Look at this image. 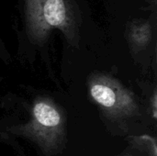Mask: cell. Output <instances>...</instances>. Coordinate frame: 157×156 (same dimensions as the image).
<instances>
[{
	"instance_id": "5",
	"label": "cell",
	"mask_w": 157,
	"mask_h": 156,
	"mask_svg": "<svg viewBox=\"0 0 157 156\" xmlns=\"http://www.w3.org/2000/svg\"><path fill=\"white\" fill-rule=\"evenodd\" d=\"M153 107H154V111H153V113H154V118L155 119L156 118V93L155 92V94H154V97H153Z\"/></svg>"
},
{
	"instance_id": "3",
	"label": "cell",
	"mask_w": 157,
	"mask_h": 156,
	"mask_svg": "<svg viewBox=\"0 0 157 156\" xmlns=\"http://www.w3.org/2000/svg\"><path fill=\"white\" fill-rule=\"evenodd\" d=\"M43 14L46 21L51 26H59L65 19V6L63 0H47Z\"/></svg>"
},
{
	"instance_id": "4",
	"label": "cell",
	"mask_w": 157,
	"mask_h": 156,
	"mask_svg": "<svg viewBox=\"0 0 157 156\" xmlns=\"http://www.w3.org/2000/svg\"><path fill=\"white\" fill-rule=\"evenodd\" d=\"M131 142L136 144L139 148L142 150L144 149L150 156H156V141L155 138L148 136V135H143L139 137H131Z\"/></svg>"
},
{
	"instance_id": "1",
	"label": "cell",
	"mask_w": 157,
	"mask_h": 156,
	"mask_svg": "<svg viewBox=\"0 0 157 156\" xmlns=\"http://www.w3.org/2000/svg\"><path fill=\"white\" fill-rule=\"evenodd\" d=\"M17 132L35 142L45 154H52L64 141L65 120L53 101L40 97L32 105L30 120L19 127Z\"/></svg>"
},
{
	"instance_id": "2",
	"label": "cell",
	"mask_w": 157,
	"mask_h": 156,
	"mask_svg": "<svg viewBox=\"0 0 157 156\" xmlns=\"http://www.w3.org/2000/svg\"><path fill=\"white\" fill-rule=\"evenodd\" d=\"M88 88L91 98L108 119L124 120L139 116L134 94L119 80L106 74H94L88 81Z\"/></svg>"
}]
</instances>
